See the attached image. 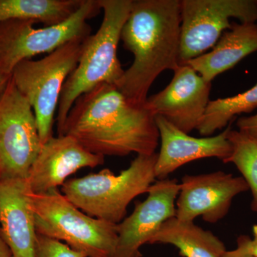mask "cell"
<instances>
[{
  "label": "cell",
  "mask_w": 257,
  "mask_h": 257,
  "mask_svg": "<svg viewBox=\"0 0 257 257\" xmlns=\"http://www.w3.org/2000/svg\"><path fill=\"white\" fill-rule=\"evenodd\" d=\"M69 135L101 156L152 155L160 141L155 116L116 85L101 84L76 99L58 136Z\"/></svg>",
  "instance_id": "6da1fadb"
},
{
  "label": "cell",
  "mask_w": 257,
  "mask_h": 257,
  "mask_svg": "<svg viewBox=\"0 0 257 257\" xmlns=\"http://www.w3.org/2000/svg\"><path fill=\"white\" fill-rule=\"evenodd\" d=\"M180 31L179 0H133L121 40L135 59L116 84L130 100L145 104L157 77L178 68Z\"/></svg>",
  "instance_id": "7a4b0ae2"
},
{
  "label": "cell",
  "mask_w": 257,
  "mask_h": 257,
  "mask_svg": "<svg viewBox=\"0 0 257 257\" xmlns=\"http://www.w3.org/2000/svg\"><path fill=\"white\" fill-rule=\"evenodd\" d=\"M133 2L99 0L104 12L102 23L95 34L82 42L78 64L62 88L57 114L58 135L79 96L101 84L116 86L122 77L124 70L117 57V47Z\"/></svg>",
  "instance_id": "3957f363"
},
{
  "label": "cell",
  "mask_w": 257,
  "mask_h": 257,
  "mask_svg": "<svg viewBox=\"0 0 257 257\" xmlns=\"http://www.w3.org/2000/svg\"><path fill=\"white\" fill-rule=\"evenodd\" d=\"M157 153L138 155L119 175L104 169L99 173L66 181L62 194L87 215L118 224L126 217L130 202L147 193L156 182Z\"/></svg>",
  "instance_id": "277c9868"
},
{
  "label": "cell",
  "mask_w": 257,
  "mask_h": 257,
  "mask_svg": "<svg viewBox=\"0 0 257 257\" xmlns=\"http://www.w3.org/2000/svg\"><path fill=\"white\" fill-rule=\"evenodd\" d=\"M37 233L64 241L87 257H113L117 243V224L87 215L58 189L45 194L29 192Z\"/></svg>",
  "instance_id": "5b68a950"
},
{
  "label": "cell",
  "mask_w": 257,
  "mask_h": 257,
  "mask_svg": "<svg viewBox=\"0 0 257 257\" xmlns=\"http://www.w3.org/2000/svg\"><path fill=\"white\" fill-rule=\"evenodd\" d=\"M84 40L67 42L41 60H24L12 74L17 89L33 109L42 145L53 137L54 119L62 88L78 64Z\"/></svg>",
  "instance_id": "8992f818"
},
{
  "label": "cell",
  "mask_w": 257,
  "mask_h": 257,
  "mask_svg": "<svg viewBox=\"0 0 257 257\" xmlns=\"http://www.w3.org/2000/svg\"><path fill=\"white\" fill-rule=\"evenodd\" d=\"M99 0H83L82 5L64 23L37 29L32 20H10L0 23V72L10 79L17 65L40 54L53 52L72 40L91 35L87 20L99 15Z\"/></svg>",
  "instance_id": "52a82bcc"
},
{
  "label": "cell",
  "mask_w": 257,
  "mask_h": 257,
  "mask_svg": "<svg viewBox=\"0 0 257 257\" xmlns=\"http://www.w3.org/2000/svg\"><path fill=\"white\" fill-rule=\"evenodd\" d=\"M42 147L33 109L10 77L0 95V180L27 179Z\"/></svg>",
  "instance_id": "ba28073f"
},
{
  "label": "cell",
  "mask_w": 257,
  "mask_h": 257,
  "mask_svg": "<svg viewBox=\"0 0 257 257\" xmlns=\"http://www.w3.org/2000/svg\"><path fill=\"white\" fill-rule=\"evenodd\" d=\"M179 65L205 54L222 34L240 23H256L255 0H182Z\"/></svg>",
  "instance_id": "9c48e42d"
},
{
  "label": "cell",
  "mask_w": 257,
  "mask_h": 257,
  "mask_svg": "<svg viewBox=\"0 0 257 257\" xmlns=\"http://www.w3.org/2000/svg\"><path fill=\"white\" fill-rule=\"evenodd\" d=\"M248 190L242 177L222 171L184 176L176 200L175 217L194 221L202 216L206 222L215 224L227 215L233 199Z\"/></svg>",
  "instance_id": "30bf717a"
},
{
  "label": "cell",
  "mask_w": 257,
  "mask_h": 257,
  "mask_svg": "<svg viewBox=\"0 0 257 257\" xmlns=\"http://www.w3.org/2000/svg\"><path fill=\"white\" fill-rule=\"evenodd\" d=\"M180 190L177 179L157 180L150 186L147 199L135 204L131 215L117 224L118 239L113 257H141L140 248L150 243L165 221L175 217Z\"/></svg>",
  "instance_id": "8fae6325"
},
{
  "label": "cell",
  "mask_w": 257,
  "mask_h": 257,
  "mask_svg": "<svg viewBox=\"0 0 257 257\" xmlns=\"http://www.w3.org/2000/svg\"><path fill=\"white\" fill-rule=\"evenodd\" d=\"M211 83L187 64L179 65L163 90L147 98L145 106L154 116L165 118L189 134L197 130L209 102Z\"/></svg>",
  "instance_id": "7c38bea8"
},
{
  "label": "cell",
  "mask_w": 257,
  "mask_h": 257,
  "mask_svg": "<svg viewBox=\"0 0 257 257\" xmlns=\"http://www.w3.org/2000/svg\"><path fill=\"white\" fill-rule=\"evenodd\" d=\"M104 162V157L91 153L72 137H52L42 145L30 169L27 178L29 189L34 194L51 192L81 169L94 168Z\"/></svg>",
  "instance_id": "4fadbf2b"
},
{
  "label": "cell",
  "mask_w": 257,
  "mask_h": 257,
  "mask_svg": "<svg viewBox=\"0 0 257 257\" xmlns=\"http://www.w3.org/2000/svg\"><path fill=\"white\" fill-rule=\"evenodd\" d=\"M155 121L161 141L155 170L158 180L167 179L192 161L215 157L224 162L231 155L232 147L227 138L230 126L216 136L197 138L176 127L163 116H155Z\"/></svg>",
  "instance_id": "5bb4252c"
},
{
  "label": "cell",
  "mask_w": 257,
  "mask_h": 257,
  "mask_svg": "<svg viewBox=\"0 0 257 257\" xmlns=\"http://www.w3.org/2000/svg\"><path fill=\"white\" fill-rule=\"evenodd\" d=\"M27 179L0 180V233L13 257H36L37 233Z\"/></svg>",
  "instance_id": "9a60e30c"
},
{
  "label": "cell",
  "mask_w": 257,
  "mask_h": 257,
  "mask_svg": "<svg viewBox=\"0 0 257 257\" xmlns=\"http://www.w3.org/2000/svg\"><path fill=\"white\" fill-rule=\"evenodd\" d=\"M257 51L256 23H232L212 50L187 63L204 80L211 82L216 76L233 68L243 58Z\"/></svg>",
  "instance_id": "2e32d148"
},
{
  "label": "cell",
  "mask_w": 257,
  "mask_h": 257,
  "mask_svg": "<svg viewBox=\"0 0 257 257\" xmlns=\"http://www.w3.org/2000/svg\"><path fill=\"white\" fill-rule=\"evenodd\" d=\"M155 243L175 246L183 257H222L226 251L224 243L211 231L175 216L160 226L150 242Z\"/></svg>",
  "instance_id": "e0dca14e"
},
{
  "label": "cell",
  "mask_w": 257,
  "mask_h": 257,
  "mask_svg": "<svg viewBox=\"0 0 257 257\" xmlns=\"http://www.w3.org/2000/svg\"><path fill=\"white\" fill-rule=\"evenodd\" d=\"M82 3L83 0H0V23L25 20L54 26L68 20Z\"/></svg>",
  "instance_id": "ac0fdd59"
},
{
  "label": "cell",
  "mask_w": 257,
  "mask_h": 257,
  "mask_svg": "<svg viewBox=\"0 0 257 257\" xmlns=\"http://www.w3.org/2000/svg\"><path fill=\"white\" fill-rule=\"evenodd\" d=\"M257 108V83L246 92L209 101L197 130L199 135L211 137L222 130L237 115L249 113Z\"/></svg>",
  "instance_id": "d6986e66"
},
{
  "label": "cell",
  "mask_w": 257,
  "mask_h": 257,
  "mask_svg": "<svg viewBox=\"0 0 257 257\" xmlns=\"http://www.w3.org/2000/svg\"><path fill=\"white\" fill-rule=\"evenodd\" d=\"M227 138L232 151L224 163L234 164L239 171L251 192V210L257 213V140L231 128Z\"/></svg>",
  "instance_id": "ffe728a7"
},
{
  "label": "cell",
  "mask_w": 257,
  "mask_h": 257,
  "mask_svg": "<svg viewBox=\"0 0 257 257\" xmlns=\"http://www.w3.org/2000/svg\"><path fill=\"white\" fill-rule=\"evenodd\" d=\"M36 257H87L58 240L37 235Z\"/></svg>",
  "instance_id": "44dd1931"
},
{
  "label": "cell",
  "mask_w": 257,
  "mask_h": 257,
  "mask_svg": "<svg viewBox=\"0 0 257 257\" xmlns=\"http://www.w3.org/2000/svg\"><path fill=\"white\" fill-rule=\"evenodd\" d=\"M251 239L247 235H241L236 240V248L231 251L226 250L222 257H253L250 251Z\"/></svg>",
  "instance_id": "7402d4cb"
},
{
  "label": "cell",
  "mask_w": 257,
  "mask_h": 257,
  "mask_svg": "<svg viewBox=\"0 0 257 257\" xmlns=\"http://www.w3.org/2000/svg\"><path fill=\"white\" fill-rule=\"evenodd\" d=\"M236 126L239 132L257 140V114L239 118Z\"/></svg>",
  "instance_id": "603a6c76"
},
{
  "label": "cell",
  "mask_w": 257,
  "mask_h": 257,
  "mask_svg": "<svg viewBox=\"0 0 257 257\" xmlns=\"http://www.w3.org/2000/svg\"><path fill=\"white\" fill-rule=\"evenodd\" d=\"M253 238L250 242V251L253 257H257V224L252 226Z\"/></svg>",
  "instance_id": "cb8c5ba5"
},
{
  "label": "cell",
  "mask_w": 257,
  "mask_h": 257,
  "mask_svg": "<svg viewBox=\"0 0 257 257\" xmlns=\"http://www.w3.org/2000/svg\"><path fill=\"white\" fill-rule=\"evenodd\" d=\"M0 257H13L10 248L7 246L0 233Z\"/></svg>",
  "instance_id": "d4e9b609"
},
{
  "label": "cell",
  "mask_w": 257,
  "mask_h": 257,
  "mask_svg": "<svg viewBox=\"0 0 257 257\" xmlns=\"http://www.w3.org/2000/svg\"><path fill=\"white\" fill-rule=\"evenodd\" d=\"M10 79L5 77L2 72H0V95L3 94L4 92L5 87H6L7 84H8V81Z\"/></svg>",
  "instance_id": "484cf974"
}]
</instances>
